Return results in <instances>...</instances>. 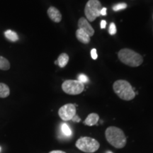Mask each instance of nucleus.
<instances>
[{
	"label": "nucleus",
	"mask_w": 153,
	"mask_h": 153,
	"mask_svg": "<svg viewBox=\"0 0 153 153\" xmlns=\"http://www.w3.org/2000/svg\"><path fill=\"white\" fill-rule=\"evenodd\" d=\"M105 136L108 143H109L115 148H123L127 143V140L123 131L119 128L115 126H110L107 128L105 132Z\"/></svg>",
	"instance_id": "1"
},
{
	"label": "nucleus",
	"mask_w": 153,
	"mask_h": 153,
	"mask_svg": "<svg viewBox=\"0 0 153 153\" xmlns=\"http://www.w3.org/2000/svg\"><path fill=\"white\" fill-rule=\"evenodd\" d=\"M114 92L120 99L125 101H131L135 97V93L128 82L126 80H117L113 85Z\"/></svg>",
	"instance_id": "2"
},
{
	"label": "nucleus",
	"mask_w": 153,
	"mask_h": 153,
	"mask_svg": "<svg viewBox=\"0 0 153 153\" xmlns=\"http://www.w3.org/2000/svg\"><path fill=\"white\" fill-rule=\"evenodd\" d=\"M118 55L120 62L130 67H138L143 62V57L139 53L128 48L120 50Z\"/></svg>",
	"instance_id": "3"
},
{
	"label": "nucleus",
	"mask_w": 153,
	"mask_h": 153,
	"mask_svg": "<svg viewBox=\"0 0 153 153\" xmlns=\"http://www.w3.org/2000/svg\"><path fill=\"white\" fill-rule=\"evenodd\" d=\"M75 145L79 150L87 153L95 152L100 147L98 141L90 137H81L76 140Z\"/></svg>",
	"instance_id": "4"
},
{
	"label": "nucleus",
	"mask_w": 153,
	"mask_h": 153,
	"mask_svg": "<svg viewBox=\"0 0 153 153\" xmlns=\"http://www.w3.org/2000/svg\"><path fill=\"white\" fill-rule=\"evenodd\" d=\"M101 4L99 0H89L85 9V14L87 20L89 22H94L101 15Z\"/></svg>",
	"instance_id": "5"
},
{
	"label": "nucleus",
	"mask_w": 153,
	"mask_h": 153,
	"mask_svg": "<svg viewBox=\"0 0 153 153\" xmlns=\"http://www.w3.org/2000/svg\"><path fill=\"white\" fill-rule=\"evenodd\" d=\"M62 89L68 94L77 95L84 91L85 85L78 80H66L62 83Z\"/></svg>",
	"instance_id": "6"
},
{
	"label": "nucleus",
	"mask_w": 153,
	"mask_h": 153,
	"mask_svg": "<svg viewBox=\"0 0 153 153\" xmlns=\"http://www.w3.org/2000/svg\"><path fill=\"white\" fill-rule=\"evenodd\" d=\"M58 115L60 118L65 121L72 120L76 115V107L73 104H67L58 111Z\"/></svg>",
	"instance_id": "7"
},
{
	"label": "nucleus",
	"mask_w": 153,
	"mask_h": 153,
	"mask_svg": "<svg viewBox=\"0 0 153 153\" xmlns=\"http://www.w3.org/2000/svg\"><path fill=\"white\" fill-rule=\"evenodd\" d=\"M78 27L79 29L83 30L85 33H87L89 36H92L94 34V30L92 28V26L89 24L88 21L84 17H82L79 19L78 22Z\"/></svg>",
	"instance_id": "8"
},
{
	"label": "nucleus",
	"mask_w": 153,
	"mask_h": 153,
	"mask_svg": "<svg viewBox=\"0 0 153 153\" xmlns=\"http://www.w3.org/2000/svg\"><path fill=\"white\" fill-rule=\"evenodd\" d=\"M48 15L49 18L55 23H59L62 20V14L60 11L55 7H51L48 9Z\"/></svg>",
	"instance_id": "9"
},
{
	"label": "nucleus",
	"mask_w": 153,
	"mask_h": 153,
	"mask_svg": "<svg viewBox=\"0 0 153 153\" xmlns=\"http://www.w3.org/2000/svg\"><path fill=\"white\" fill-rule=\"evenodd\" d=\"M76 36L78 41L84 44H87L90 42V36L88 35L87 33H85L83 30L79 29V28L78 30H76Z\"/></svg>",
	"instance_id": "10"
},
{
	"label": "nucleus",
	"mask_w": 153,
	"mask_h": 153,
	"mask_svg": "<svg viewBox=\"0 0 153 153\" xmlns=\"http://www.w3.org/2000/svg\"><path fill=\"white\" fill-rule=\"evenodd\" d=\"M99 120V115L95 114V113H92V114H90L87 116L85 121H84V124L88 126H93L98 123Z\"/></svg>",
	"instance_id": "11"
},
{
	"label": "nucleus",
	"mask_w": 153,
	"mask_h": 153,
	"mask_svg": "<svg viewBox=\"0 0 153 153\" xmlns=\"http://www.w3.org/2000/svg\"><path fill=\"white\" fill-rule=\"evenodd\" d=\"M10 94V89L9 86L0 82V98H7Z\"/></svg>",
	"instance_id": "12"
},
{
	"label": "nucleus",
	"mask_w": 153,
	"mask_h": 153,
	"mask_svg": "<svg viewBox=\"0 0 153 153\" xmlns=\"http://www.w3.org/2000/svg\"><path fill=\"white\" fill-rule=\"evenodd\" d=\"M5 37L11 42H16L19 41V36L16 32L11 30H7L4 32Z\"/></svg>",
	"instance_id": "13"
},
{
	"label": "nucleus",
	"mask_w": 153,
	"mask_h": 153,
	"mask_svg": "<svg viewBox=\"0 0 153 153\" xmlns=\"http://www.w3.org/2000/svg\"><path fill=\"white\" fill-rule=\"evenodd\" d=\"M69 61V56L66 53H62L57 59V64L60 68H65L67 65Z\"/></svg>",
	"instance_id": "14"
},
{
	"label": "nucleus",
	"mask_w": 153,
	"mask_h": 153,
	"mask_svg": "<svg viewBox=\"0 0 153 153\" xmlns=\"http://www.w3.org/2000/svg\"><path fill=\"white\" fill-rule=\"evenodd\" d=\"M10 62L7 58L2 56H0V70H8L10 69Z\"/></svg>",
	"instance_id": "15"
},
{
	"label": "nucleus",
	"mask_w": 153,
	"mask_h": 153,
	"mask_svg": "<svg viewBox=\"0 0 153 153\" xmlns=\"http://www.w3.org/2000/svg\"><path fill=\"white\" fill-rule=\"evenodd\" d=\"M61 131H62V133L64 134L66 136H70L72 135V131L70 128L69 127L67 123H62L61 126Z\"/></svg>",
	"instance_id": "16"
},
{
	"label": "nucleus",
	"mask_w": 153,
	"mask_h": 153,
	"mask_svg": "<svg viewBox=\"0 0 153 153\" xmlns=\"http://www.w3.org/2000/svg\"><path fill=\"white\" fill-rule=\"evenodd\" d=\"M127 7V4L126 3H119L117 4L116 5H115L114 7H113V9L115 11H118L120 10H122V9H126Z\"/></svg>",
	"instance_id": "17"
},
{
	"label": "nucleus",
	"mask_w": 153,
	"mask_h": 153,
	"mask_svg": "<svg viewBox=\"0 0 153 153\" xmlns=\"http://www.w3.org/2000/svg\"><path fill=\"white\" fill-rule=\"evenodd\" d=\"M108 32H109L110 35H114L116 33V25L114 23H111L109 26V29H108Z\"/></svg>",
	"instance_id": "18"
},
{
	"label": "nucleus",
	"mask_w": 153,
	"mask_h": 153,
	"mask_svg": "<svg viewBox=\"0 0 153 153\" xmlns=\"http://www.w3.org/2000/svg\"><path fill=\"white\" fill-rule=\"evenodd\" d=\"M88 77L85 74H79V76H78V81H79L82 83H86V82H88Z\"/></svg>",
	"instance_id": "19"
},
{
	"label": "nucleus",
	"mask_w": 153,
	"mask_h": 153,
	"mask_svg": "<svg viewBox=\"0 0 153 153\" xmlns=\"http://www.w3.org/2000/svg\"><path fill=\"white\" fill-rule=\"evenodd\" d=\"M91 56L94 60H96V59L97 58V56H98V55H97V50L95 48H93L91 51Z\"/></svg>",
	"instance_id": "20"
},
{
	"label": "nucleus",
	"mask_w": 153,
	"mask_h": 153,
	"mask_svg": "<svg viewBox=\"0 0 153 153\" xmlns=\"http://www.w3.org/2000/svg\"><path fill=\"white\" fill-rule=\"evenodd\" d=\"M72 121H74V122H76V123H78V122L80 121V118H79V116H78L76 114L75 116H74L73 117V118H72Z\"/></svg>",
	"instance_id": "21"
},
{
	"label": "nucleus",
	"mask_w": 153,
	"mask_h": 153,
	"mask_svg": "<svg viewBox=\"0 0 153 153\" xmlns=\"http://www.w3.org/2000/svg\"><path fill=\"white\" fill-rule=\"evenodd\" d=\"M106 26V22L105 20H102L101 22V28H105Z\"/></svg>",
	"instance_id": "22"
},
{
	"label": "nucleus",
	"mask_w": 153,
	"mask_h": 153,
	"mask_svg": "<svg viewBox=\"0 0 153 153\" xmlns=\"http://www.w3.org/2000/svg\"><path fill=\"white\" fill-rule=\"evenodd\" d=\"M101 15H102V16H106V8L104 7V8L101 9Z\"/></svg>",
	"instance_id": "23"
},
{
	"label": "nucleus",
	"mask_w": 153,
	"mask_h": 153,
	"mask_svg": "<svg viewBox=\"0 0 153 153\" xmlns=\"http://www.w3.org/2000/svg\"><path fill=\"white\" fill-rule=\"evenodd\" d=\"M49 153H66L64 151H61V150H53V151H51Z\"/></svg>",
	"instance_id": "24"
},
{
	"label": "nucleus",
	"mask_w": 153,
	"mask_h": 153,
	"mask_svg": "<svg viewBox=\"0 0 153 153\" xmlns=\"http://www.w3.org/2000/svg\"><path fill=\"white\" fill-rule=\"evenodd\" d=\"M106 153H113L112 152H111V151H107Z\"/></svg>",
	"instance_id": "25"
},
{
	"label": "nucleus",
	"mask_w": 153,
	"mask_h": 153,
	"mask_svg": "<svg viewBox=\"0 0 153 153\" xmlns=\"http://www.w3.org/2000/svg\"><path fill=\"white\" fill-rule=\"evenodd\" d=\"M0 151H1V148H0Z\"/></svg>",
	"instance_id": "26"
}]
</instances>
